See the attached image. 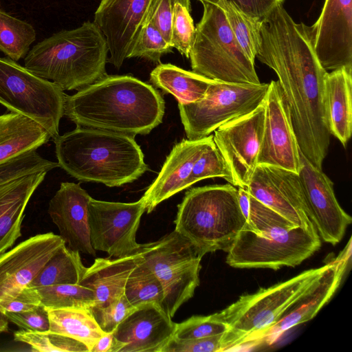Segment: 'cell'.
<instances>
[{"instance_id":"cell-7","label":"cell","mask_w":352,"mask_h":352,"mask_svg":"<svg viewBox=\"0 0 352 352\" xmlns=\"http://www.w3.org/2000/svg\"><path fill=\"white\" fill-rule=\"evenodd\" d=\"M200 2L203 14L188 58L192 72L218 81L260 83L254 62L239 46L222 10L212 3Z\"/></svg>"},{"instance_id":"cell-37","label":"cell","mask_w":352,"mask_h":352,"mask_svg":"<svg viewBox=\"0 0 352 352\" xmlns=\"http://www.w3.org/2000/svg\"><path fill=\"white\" fill-rule=\"evenodd\" d=\"M190 11V0L177 2L174 6L171 23L170 45L188 58L195 35V26Z\"/></svg>"},{"instance_id":"cell-35","label":"cell","mask_w":352,"mask_h":352,"mask_svg":"<svg viewBox=\"0 0 352 352\" xmlns=\"http://www.w3.org/2000/svg\"><path fill=\"white\" fill-rule=\"evenodd\" d=\"M249 199V210L244 228L258 236L267 237L296 227L290 221L250 194Z\"/></svg>"},{"instance_id":"cell-4","label":"cell","mask_w":352,"mask_h":352,"mask_svg":"<svg viewBox=\"0 0 352 352\" xmlns=\"http://www.w3.org/2000/svg\"><path fill=\"white\" fill-rule=\"evenodd\" d=\"M108 47L94 22L64 30L35 45L24 67L64 90H80L106 76Z\"/></svg>"},{"instance_id":"cell-17","label":"cell","mask_w":352,"mask_h":352,"mask_svg":"<svg viewBox=\"0 0 352 352\" xmlns=\"http://www.w3.org/2000/svg\"><path fill=\"white\" fill-rule=\"evenodd\" d=\"M155 0H101L94 23L106 40L109 61L122 66L146 23Z\"/></svg>"},{"instance_id":"cell-1","label":"cell","mask_w":352,"mask_h":352,"mask_svg":"<svg viewBox=\"0 0 352 352\" xmlns=\"http://www.w3.org/2000/svg\"><path fill=\"white\" fill-rule=\"evenodd\" d=\"M256 58L276 74L300 150L322 169L331 135L324 106L328 72L316 56L309 26L296 23L278 5L262 19Z\"/></svg>"},{"instance_id":"cell-40","label":"cell","mask_w":352,"mask_h":352,"mask_svg":"<svg viewBox=\"0 0 352 352\" xmlns=\"http://www.w3.org/2000/svg\"><path fill=\"white\" fill-rule=\"evenodd\" d=\"M173 48L155 25L148 21L142 27L129 58H144L161 63V57L172 52Z\"/></svg>"},{"instance_id":"cell-29","label":"cell","mask_w":352,"mask_h":352,"mask_svg":"<svg viewBox=\"0 0 352 352\" xmlns=\"http://www.w3.org/2000/svg\"><path fill=\"white\" fill-rule=\"evenodd\" d=\"M49 331L74 338L85 344L89 352L104 332L90 309L78 308L47 309Z\"/></svg>"},{"instance_id":"cell-18","label":"cell","mask_w":352,"mask_h":352,"mask_svg":"<svg viewBox=\"0 0 352 352\" xmlns=\"http://www.w3.org/2000/svg\"><path fill=\"white\" fill-rule=\"evenodd\" d=\"M309 30L316 56L325 70L352 67V0H325Z\"/></svg>"},{"instance_id":"cell-22","label":"cell","mask_w":352,"mask_h":352,"mask_svg":"<svg viewBox=\"0 0 352 352\" xmlns=\"http://www.w3.org/2000/svg\"><path fill=\"white\" fill-rule=\"evenodd\" d=\"M91 198L78 184L62 182L50 201L48 213L67 247L96 256L89 226L88 208Z\"/></svg>"},{"instance_id":"cell-3","label":"cell","mask_w":352,"mask_h":352,"mask_svg":"<svg viewBox=\"0 0 352 352\" xmlns=\"http://www.w3.org/2000/svg\"><path fill=\"white\" fill-rule=\"evenodd\" d=\"M134 137L76 126L54 139L57 163L81 182L109 187L133 182L148 170Z\"/></svg>"},{"instance_id":"cell-31","label":"cell","mask_w":352,"mask_h":352,"mask_svg":"<svg viewBox=\"0 0 352 352\" xmlns=\"http://www.w3.org/2000/svg\"><path fill=\"white\" fill-rule=\"evenodd\" d=\"M212 3L222 10L239 46L247 56L255 62L261 43L263 19L245 13L230 0H215Z\"/></svg>"},{"instance_id":"cell-16","label":"cell","mask_w":352,"mask_h":352,"mask_svg":"<svg viewBox=\"0 0 352 352\" xmlns=\"http://www.w3.org/2000/svg\"><path fill=\"white\" fill-rule=\"evenodd\" d=\"M265 108L264 129L258 164L274 166L298 173L300 150L288 106L277 80L269 83Z\"/></svg>"},{"instance_id":"cell-2","label":"cell","mask_w":352,"mask_h":352,"mask_svg":"<svg viewBox=\"0 0 352 352\" xmlns=\"http://www.w3.org/2000/svg\"><path fill=\"white\" fill-rule=\"evenodd\" d=\"M164 109L152 85L130 75H107L66 95L64 115L76 126L135 136L161 124Z\"/></svg>"},{"instance_id":"cell-26","label":"cell","mask_w":352,"mask_h":352,"mask_svg":"<svg viewBox=\"0 0 352 352\" xmlns=\"http://www.w3.org/2000/svg\"><path fill=\"white\" fill-rule=\"evenodd\" d=\"M324 106L330 134L346 146L352 133V67L327 73Z\"/></svg>"},{"instance_id":"cell-23","label":"cell","mask_w":352,"mask_h":352,"mask_svg":"<svg viewBox=\"0 0 352 352\" xmlns=\"http://www.w3.org/2000/svg\"><path fill=\"white\" fill-rule=\"evenodd\" d=\"M212 140L213 135H210L198 140H183L174 146L157 177L142 196L148 213L163 201L186 188L194 164Z\"/></svg>"},{"instance_id":"cell-47","label":"cell","mask_w":352,"mask_h":352,"mask_svg":"<svg viewBox=\"0 0 352 352\" xmlns=\"http://www.w3.org/2000/svg\"><path fill=\"white\" fill-rule=\"evenodd\" d=\"M214 3L215 0H198ZM243 12L252 16L263 19L276 6L283 4L285 0H230Z\"/></svg>"},{"instance_id":"cell-44","label":"cell","mask_w":352,"mask_h":352,"mask_svg":"<svg viewBox=\"0 0 352 352\" xmlns=\"http://www.w3.org/2000/svg\"><path fill=\"white\" fill-rule=\"evenodd\" d=\"M223 334L198 338L182 340L173 338L162 352H217L221 351V339Z\"/></svg>"},{"instance_id":"cell-19","label":"cell","mask_w":352,"mask_h":352,"mask_svg":"<svg viewBox=\"0 0 352 352\" xmlns=\"http://www.w3.org/2000/svg\"><path fill=\"white\" fill-rule=\"evenodd\" d=\"M65 243L52 232L36 234L0 255V302L27 287ZM0 318V333L8 331Z\"/></svg>"},{"instance_id":"cell-46","label":"cell","mask_w":352,"mask_h":352,"mask_svg":"<svg viewBox=\"0 0 352 352\" xmlns=\"http://www.w3.org/2000/svg\"><path fill=\"white\" fill-rule=\"evenodd\" d=\"M179 1L155 0L147 20L155 25L170 45L174 6Z\"/></svg>"},{"instance_id":"cell-25","label":"cell","mask_w":352,"mask_h":352,"mask_svg":"<svg viewBox=\"0 0 352 352\" xmlns=\"http://www.w3.org/2000/svg\"><path fill=\"white\" fill-rule=\"evenodd\" d=\"M47 173H31L0 185V255L21 236L25 209Z\"/></svg>"},{"instance_id":"cell-6","label":"cell","mask_w":352,"mask_h":352,"mask_svg":"<svg viewBox=\"0 0 352 352\" xmlns=\"http://www.w3.org/2000/svg\"><path fill=\"white\" fill-rule=\"evenodd\" d=\"M327 265L328 263L255 293L243 295L214 313L229 328L222 336L221 351H237L248 339L272 326Z\"/></svg>"},{"instance_id":"cell-39","label":"cell","mask_w":352,"mask_h":352,"mask_svg":"<svg viewBox=\"0 0 352 352\" xmlns=\"http://www.w3.org/2000/svg\"><path fill=\"white\" fill-rule=\"evenodd\" d=\"M58 166L57 162L45 159L36 151H32L0 164V185L25 175L48 173Z\"/></svg>"},{"instance_id":"cell-9","label":"cell","mask_w":352,"mask_h":352,"mask_svg":"<svg viewBox=\"0 0 352 352\" xmlns=\"http://www.w3.org/2000/svg\"><path fill=\"white\" fill-rule=\"evenodd\" d=\"M144 263L161 282L164 309L172 318L199 285L202 256L176 230L156 241L140 244Z\"/></svg>"},{"instance_id":"cell-10","label":"cell","mask_w":352,"mask_h":352,"mask_svg":"<svg viewBox=\"0 0 352 352\" xmlns=\"http://www.w3.org/2000/svg\"><path fill=\"white\" fill-rule=\"evenodd\" d=\"M269 83H234L218 80L196 102L178 103L188 140L207 137L226 122L255 110L265 100Z\"/></svg>"},{"instance_id":"cell-45","label":"cell","mask_w":352,"mask_h":352,"mask_svg":"<svg viewBox=\"0 0 352 352\" xmlns=\"http://www.w3.org/2000/svg\"><path fill=\"white\" fill-rule=\"evenodd\" d=\"M4 315L11 322L23 330L30 331H47L50 322L47 309L43 306L22 312H5Z\"/></svg>"},{"instance_id":"cell-20","label":"cell","mask_w":352,"mask_h":352,"mask_svg":"<svg viewBox=\"0 0 352 352\" xmlns=\"http://www.w3.org/2000/svg\"><path fill=\"white\" fill-rule=\"evenodd\" d=\"M300 176L309 217L320 237L335 245L343 238L352 222L351 217L339 204L331 179L311 163L300 151Z\"/></svg>"},{"instance_id":"cell-38","label":"cell","mask_w":352,"mask_h":352,"mask_svg":"<svg viewBox=\"0 0 352 352\" xmlns=\"http://www.w3.org/2000/svg\"><path fill=\"white\" fill-rule=\"evenodd\" d=\"M214 177H222L230 183L227 165L212 140L194 164L186 188L199 181Z\"/></svg>"},{"instance_id":"cell-32","label":"cell","mask_w":352,"mask_h":352,"mask_svg":"<svg viewBox=\"0 0 352 352\" xmlns=\"http://www.w3.org/2000/svg\"><path fill=\"white\" fill-rule=\"evenodd\" d=\"M36 40L33 26L14 17L0 7V51L17 61L25 58Z\"/></svg>"},{"instance_id":"cell-41","label":"cell","mask_w":352,"mask_h":352,"mask_svg":"<svg viewBox=\"0 0 352 352\" xmlns=\"http://www.w3.org/2000/svg\"><path fill=\"white\" fill-rule=\"evenodd\" d=\"M228 329V326L214 314L192 316L182 322L176 323L173 337L182 340L198 339L224 334Z\"/></svg>"},{"instance_id":"cell-43","label":"cell","mask_w":352,"mask_h":352,"mask_svg":"<svg viewBox=\"0 0 352 352\" xmlns=\"http://www.w3.org/2000/svg\"><path fill=\"white\" fill-rule=\"evenodd\" d=\"M41 305L40 296L34 287H25L14 296L0 302V318L8 327L5 312H22L32 310Z\"/></svg>"},{"instance_id":"cell-13","label":"cell","mask_w":352,"mask_h":352,"mask_svg":"<svg viewBox=\"0 0 352 352\" xmlns=\"http://www.w3.org/2000/svg\"><path fill=\"white\" fill-rule=\"evenodd\" d=\"M351 255V239L344 250L328 262L327 268L270 327L244 342L237 351L272 344L287 331L311 320L339 287Z\"/></svg>"},{"instance_id":"cell-14","label":"cell","mask_w":352,"mask_h":352,"mask_svg":"<svg viewBox=\"0 0 352 352\" xmlns=\"http://www.w3.org/2000/svg\"><path fill=\"white\" fill-rule=\"evenodd\" d=\"M265 100L253 111L220 126L213 141L230 174V184L246 188L258 165L265 122Z\"/></svg>"},{"instance_id":"cell-5","label":"cell","mask_w":352,"mask_h":352,"mask_svg":"<svg viewBox=\"0 0 352 352\" xmlns=\"http://www.w3.org/2000/svg\"><path fill=\"white\" fill-rule=\"evenodd\" d=\"M175 230L188 239L201 256L228 252L246 219L232 184L211 185L188 190L177 206Z\"/></svg>"},{"instance_id":"cell-15","label":"cell","mask_w":352,"mask_h":352,"mask_svg":"<svg viewBox=\"0 0 352 352\" xmlns=\"http://www.w3.org/2000/svg\"><path fill=\"white\" fill-rule=\"evenodd\" d=\"M245 189L296 226L316 230L309 217L298 173L274 166L258 164Z\"/></svg>"},{"instance_id":"cell-30","label":"cell","mask_w":352,"mask_h":352,"mask_svg":"<svg viewBox=\"0 0 352 352\" xmlns=\"http://www.w3.org/2000/svg\"><path fill=\"white\" fill-rule=\"evenodd\" d=\"M86 268L82 263L80 252L65 245L46 262L27 287L78 284Z\"/></svg>"},{"instance_id":"cell-34","label":"cell","mask_w":352,"mask_h":352,"mask_svg":"<svg viewBox=\"0 0 352 352\" xmlns=\"http://www.w3.org/2000/svg\"><path fill=\"white\" fill-rule=\"evenodd\" d=\"M34 288H36L40 296L41 305L46 309H90L95 304L94 292L79 284H63Z\"/></svg>"},{"instance_id":"cell-21","label":"cell","mask_w":352,"mask_h":352,"mask_svg":"<svg viewBox=\"0 0 352 352\" xmlns=\"http://www.w3.org/2000/svg\"><path fill=\"white\" fill-rule=\"evenodd\" d=\"M176 323L160 305L136 308L113 332L112 352H162L173 338Z\"/></svg>"},{"instance_id":"cell-12","label":"cell","mask_w":352,"mask_h":352,"mask_svg":"<svg viewBox=\"0 0 352 352\" xmlns=\"http://www.w3.org/2000/svg\"><path fill=\"white\" fill-rule=\"evenodd\" d=\"M145 211L142 197L132 203L100 201L91 197L88 214L94 249L105 252L113 258L137 252L140 244L136 241V233Z\"/></svg>"},{"instance_id":"cell-42","label":"cell","mask_w":352,"mask_h":352,"mask_svg":"<svg viewBox=\"0 0 352 352\" xmlns=\"http://www.w3.org/2000/svg\"><path fill=\"white\" fill-rule=\"evenodd\" d=\"M135 309L124 294L104 307H92L90 311L100 328L105 333H112Z\"/></svg>"},{"instance_id":"cell-36","label":"cell","mask_w":352,"mask_h":352,"mask_svg":"<svg viewBox=\"0 0 352 352\" xmlns=\"http://www.w3.org/2000/svg\"><path fill=\"white\" fill-rule=\"evenodd\" d=\"M16 342L25 343L32 351L41 352H89L82 342L70 337L47 331L20 330L14 333Z\"/></svg>"},{"instance_id":"cell-27","label":"cell","mask_w":352,"mask_h":352,"mask_svg":"<svg viewBox=\"0 0 352 352\" xmlns=\"http://www.w3.org/2000/svg\"><path fill=\"white\" fill-rule=\"evenodd\" d=\"M50 138L49 133L29 117L14 112L0 115V164L36 151Z\"/></svg>"},{"instance_id":"cell-48","label":"cell","mask_w":352,"mask_h":352,"mask_svg":"<svg viewBox=\"0 0 352 352\" xmlns=\"http://www.w3.org/2000/svg\"><path fill=\"white\" fill-rule=\"evenodd\" d=\"M115 338L112 333H105L94 344L90 352H112Z\"/></svg>"},{"instance_id":"cell-24","label":"cell","mask_w":352,"mask_h":352,"mask_svg":"<svg viewBox=\"0 0 352 352\" xmlns=\"http://www.w3.org/2000/svg\"><path fill=\"white\" fill-rule=\"evenodd\" d=\"M143 258L139 250L122 257L96 258L87 267L79 285L94 292V307H104L124 294L126 280Z\"/></svg>"},{"instance_id":"cell-11","label":"cell","mask_w":352,"mask_h":352,"mask_svg":"<svg viewBox=\"0 0 352 352\" xmlns=\"http://www.w3.org/2000/svg\"><path fill=\"white\" fill-rule=\"evenodd\" d=\"M320 246L316 230L300 226L267 237L243 228L227 252L226 263L236 268L278 270L294 267L313 255Z\"/></svg>"},{"instance_id":"cell-8","label":"cell","mask_w":352,"mask_h":352,"mask_svg":"<svg viewBox=\"0 0 352 352\" xmlns=\"http://www.w3.org/2000/svg\"><path fill=\"white\" fill-rule=\"evenodd\" d=\"M66 94L8 57H0V104L35 120L56 138L64 115Z\"/></svg>"},{"instance_id":"cell-33","label":"cell","mask_w":352,"mask_h":352,"mask_svg":"<svg viewBox=\"0 0 352 352\" xmlns=\"http://www.w3.org/2000/svg\"><path fill=\"white\" fill-rule=\"evenodd\" d=\"M124 296L135 308L155 303L165 310L162 285L143 259L130 274L126 283Z\"/></svg>"},{"instance_id":"cell-28","label":"cell","mask_w":352,"mask_h":352,"mask_svg":"<svg viewBox=\"0 0 352 352\" xmlns=\"http://www.w3.org/2000/svg\"><path fill=\"white\" fill-rule=\"evenodd\" d=\"M150 79L155 87L184 104L202 99L214 80L170 63H160L151 72Z\"/></svg>"}]
</instances>
